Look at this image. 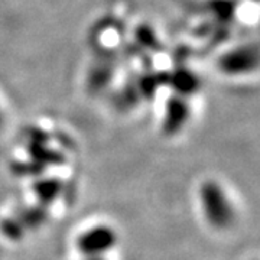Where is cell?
I'll return each mask as SVG.
<instances>
[{"label": "cell", "mask_w": 260, "mask_h": 260, "mask_svg": "<svg viewBox=\"0 0 260 260\" xmlns=\"http://www.w3.org/2000/svg\"><path fill=\"white\" fill-rule=\"evenodd\" d=\"M83 260H107L106 257H84Z\"/></svg>", "instance_id": "277c9868"}, {"label": "cell", "mask_w": 260, "mask_h": 260, "mask_svg": "<svg viewBox=\"0 0 260 260\" xmlns=\"http://www.w3.org/2000/svg\"><path fill=\"white\" fill-rule=\"evenodd\" d=\"M117 234L106 224L85 229L77 239L75 246L83 257H106L117 244Z\"/></svg>", "instance_id": "7a4b0ae2"}, {"label": "cell", "mask_w": 260, "mask_h": 260, "mask_svg": "<svg viewBox=\"0 0 260 260\" xmlns=\"http://www.w3.org/2000/svg\"><path fill=\"white\" fill-rule=\"evenodd\" d=\"M217 67L224 77H247L257 71V48L256 45H239L229 49L218 58Z\"/></svg>", "instance_id": "3957f363"}, {"label": "cell", "mask_w": 260, "mask_h": 260, "mask_svg": "<svg viewBox=\"0 0 260 260\" xmlns=\"http://www.w3.org/2000/svg\"><path fill=\"white\" fill-rule=\"evenodd\" d=\"M198 203L205 223L214 230L225 232L236 223V207L229 192L217 181H207L198 189Z\"/></svg>", "instance_id": "6da1fadb"}]
</instances>
